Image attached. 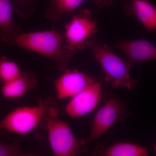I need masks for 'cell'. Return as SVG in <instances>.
Here are the masks:
<instances>
[{
	"mask_svg": "<svg viewBox=\"0 0 156 156\" xmlns=\"http://www.w3.org/2000/svg\"><path fill=\"white\" fill-rule=\"evenodd\" d=\"M154 150L155 154L156 155V144L154 148Z\"/></svg>",
	"mask_w": 156,
	"mask_h": 156,
	"instance_id": "d6986e66",
	"label": "cell"
},
{
	"mask_svg": "<svg viewBox=\"0 0 156 156\" xmlns=\"http://www.w3.org/2000/svg\"><path fill=\"white\" fill-rule=\"evenodd\" d=\"M96 81L85 73L68 69L54 81L56 96L59 100L72 98Z\"/></svg>",
	"mask_w": 156,
	"mask_h": 156,
	"instance_id": "ba28073f",
	"label": "cell"
},
{
	"mask_svg": "<svg viewBox=\"0 0 156 156\" xmlns=\"http://www.w3.org/2000/svg\"><path fill=\"white\" fill-rule=\"evenodd\" d=\"M95 6L98 9H103L112 5L113 0H94Z\"/></svg>",
	"mask_w": 156,
	"mask_h": 156,
	"instance_id": "e0dca14e",
	"label": "cell"
},
{
	"mask_svg": "<svg viewBox=\"0 0 156 156\" xmlns=\"http://www.w3.org/2000/svg\"><path fill=\"white\" fill-rule=\"evenodd\" d=\"M103 95L101 83L97 80L71 98L66 112L72 119H78L92 112L100 103Z\"/></svg>",
	"mask_w": 156,
	"mask_h": 156,
	"instance_id": "52a82bcc",
	"label": "cell"
},
{
	"mask_svg": "<svg viewBox=\"0 0 156 156\" xmlns=\"http://www.w3.org/2000/svg\"><path fill=\"white\" fill-rule=\"evenodd\" d=\"M149 151L146 147L128 142H119L106 148L98 146L93 151L92 156H147Z\"/></svg>",
	"mask_w": 156,
	"mask_h": 156,
	"instance_id": "7c38bea8",
	"label": "cell"
},
{
	"mask_svg": "<svg viewBox=\"0 0 156 156\" xmlns=\"http://www.w3.org/2000/svg\"><path fill=\"white\" fill-rule=\"evenodd\" d=\"M37 82L36 76L32 72H22L15 80L2 84L1 92L5 98L16 99L35 89Z\"/></svg>",
	"mask_w": 156,
	"mask_h": 156,
	"instance_id": "8fae6325",
	"label": "cell"
},
{
	"mask_svg": "<svg viewBox=\"0 0 156 156\" xmlns=\"http://www.w3.org/2000/svg\"><path fill=\"white\" fill-rule=\"evenodd\" d=\"M63 37L54 30L32 32H20L9 45H14L49 58L59 70L68 69L73 56L62 44Z\"/></svg>",
	"mask_w": 156,
	"mask_h": 156,
	"instance_id": "6da1fadb",
	"label": "cell"
},
{
	"mask_svg": "<svg viewBox=\"0 0 156 156\" xmlns=\"http://www.w3.org/2000/svg\"><path fill=\"white\" fill-rule=\"evenodd\" d=\"M84 1L52 0L51 5L45 11V15L48 19L56 22L64 15L73 12Z\"/></svg>",
	"mask_w": 156,
	"mask_h": 156,
	"instance_id": "5bb4252c",
	"label": "cell"
},
{
	"mask_svg": "<svg viewBox=\"0 0 156 156\" xmlns=\"http://www.w3.org/2000/svg\"><path fill=\"white\" fill-rule=\"evenodd\" d=\"M21 71L15 62L8 60L3 56L0 60V79L2 84L9 83L18 77Z\"/></svg>",
	"mask_w": 156,
	"mask_h": 156,
	"instance_id": "9a60e30c",
	"label": "cell"
},
{
	"mask_svg": "<svg viewBox=\"0 0 156 156\" xmlns=\"http://www.w3.org/2000/svg\"><path fill=\"white\" fill-rule=\"evenodd\" d=\"M97 21L87 9L81 10L65 25L64 45L73 56L87 46V42L97 32Z\"/></svg>",
	"mask_w": 156,
	"mask_h": 156,
	"instance_id": "5b68a950",
	"label": "cell"
},
{
	"mask_svg": "<svg viewBox=\"0 0 156 156\" xmlns=\"http://www.w3.org/2000/svg\"><path fill=\"white\" fill-rule=\"evenodd\" d=\"M115 47L134 63L156 60V46L147 40L119 41L115 43Z\"/></svg>",
	"mask_w": 156,
	"mask_h": 156,
	"instance_id": "9c48e42d",
	"label": "cell"
},
{
	"mask_svg": "<svg viewBox=\"0 0 156 156\" xmlns=\"http://www.w3.org/2000/svg\"><path fill=\"white\" fill-rule=\"evenodd\" d=\"M55 105V99L50 97L40 101L35 106L17 107L2 120L0 128L19 135L30 134L43 124L46 115Z\"/></svg>",
	"mask_w": 156,
	"mask_h": 156,
	"instance_id": "277c9868",
	"label": "cell"
},
{
	"mask_svg": "<svg viewBox=\"0 0 156 156\" xmlns=\"http://www.w3.org/2000/svg\"><path fill=\"white\" fill-rule=\"evenodd\" d=\"M124 111L120 99L112 98L101 108L95 114L89 136L84 140L86 144L103 136L119 120Z\"/></svg>",
	"mask_w": 156,
	"mask_h": 156,
	"instance_id": "8992f818",
	"label": "cell"
},
{
	"mask_svg": "<svg viewBox=\"0 0 156 156\" xmlns=\"http://www.w3.org/2000/svg\"><path fill=\"white\" fill-rule=\"evenodd\" d=\"M87 45L103 70L105 80L109 83L112 88L124 87L131 89L136 86L137 81L131 79L130 75L134 63L129 60L124 61L115 54L108 45L98 44L94 37L89 39Z\"/></svg>",
	"mask_w": 156,
	"mask_h": 156,
	"instance_id": "7a4b0ae2",
	"label": "cell"
},
{
	"mask_svg": "<svg viewBox=\"0 0 156 156\" xmlns=\"http://www.w3.org/2000/svg\"><path fill=\"white\" fill-rule=\"evenodd\" d=\"M123 10L138 20L147 31L156 30V8L150 0H128Z\"/></svg>",
	"mask_w": 156,
	"mask_h": 156,
	"instance_id": "30bf717a",
	"label": "cell"
},
{
	"mask_svg": "<svg viewBox=\"0 0 156 156\" xmlns=\"http://www.w3.org/2000/svg\"><path fill=\"white\" fill-rule=\"evenodd\" d=\"M12 5L10 0H0L1 39L9 45L20 32L15 29L12 20Z\"/></svg>",
	"mask_w": 156,
	"mask_h": 156,
	"instance_id": "4fadbf2b",
	"label": "cell"
},
{
	"mask_svg": "<svg viewBox=\"0 0 156 156\" xmlns=\"http://www.w3.org/2000/svg\"><path fill=\"white\" fill-rule=\"evenodd\" d=\"M58 113L56 105L53 107L43 123L51 151L56 156L78 155L83 150L86 142L76 137L67 123L58 118Z\"/></svg>",
	"mask_w": 156,
	"mask_h": 156,
	"instance_id": "3957f363",
	"label": "cell"
},
{
	"mask_svg": "<svg viewBox=\"0 0 156 156\" xmlns=\"http://www.w3.org/2000/svg\"><path fill=\"white\" fill-rule=\"evenodd\" d=\"M19 1H23V2H30V1H33V0H19Z\"/></svg>",
	"mask_w": 156,
	"mask_h": 156,
	"instance_id": "ac0fdd59",
	"label": "cell"
},
{
	"mask_svg": "<svg viewBox=\"0 0 156 156\" xmlns=\"http://www.w3.org/2000/svg\"><path fill=\"white\" fill-rule=\"evenodd\" d=\"M33 154L23 152L19 142L13 143L1 141L0 143V156H29Z\"/></svg>",
	"mask_w": 156,
	"mask_h": 156,
	"instance_id": "2e32d148",
	"label": "cell"
}]
</instances>
